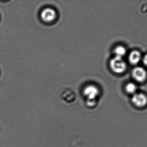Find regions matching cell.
Wrapping results in <instances>:
<instances>
[{
  "label": "cell",
  "mask_w": 147,
  "mask_h": 147,
  "mask_svg": "<svg viewBox=\"0 0 147 147\" xmlns=\"http://www.w3.org/2000/svg\"><path fill=\"white\" fill-rule=\"evenodd\" d=\"M99 91L98 88L93 85H87L84 89V94L87 97L88 101L91 102L92 101H94L95 98L99 94Z\"/></svg>",
  "instance_id": "3"
},
{
  "label": "cell",
  "mask_w": 147,
  "mask_h": 147,
  "mask_svg": "<svg viewBox=\"0 0 147 147\" xmlns=\"http://www.w3.org/2000/svg\"><path fill=\"white\" fill-rule=\"evenodd\" d=\"M143 61L144 64L147 66V54L145 55V57L143 58Z\"/></svg>",
  "instance_id": "9"
},
{
  "label": "cell",
  "mask_w": 147,
  "mask_h": 147,
  "mask_svg": "<svg viewBox=\"0 0 147 147\" xmlns=\"http://www.w3.org/2000/svg\"><path fill=\"white\" fill-rule=\"evenodd\" d=\"M141 59V54L138 51H134L129 54V60L132 64H136Z\"/></svg>",
  "instance_id": "6"
},
{
  "label": "cell",
  "mask_w": 147,
  "mask_h": 147,
  "mask_svg": "<svg viewBox=\"0 0 147 147\" xmlns=\"http://www.w3.org/2000/svg\"><path fill=\"white\" fill-rule=\"evenodd\" d=\"M110 66L111 70L116 73H123L127 68L126 62L122 58L117 56L111 59L110 62Z\"/></svg>",
  "instance_id": "1"
},
{
  "label": "cell",
  "mask_w": 147,
  "mask_h": 147,
  "mask_svg": "<svg viewBox=\"0 0 147 147\" xmlns=\"http://www.w3.org/2000/svg\"><path fill=\"white\" fill-rule=\"evenodd\" d=\"M132 75L134 79L139 82H143L147 77V72L144 68L137 67L133 70Z\"/></svg>",
  "instance_id": "5"
},
{
  "label": "cell",
  "mask_w": 147,
  "mask_h": 147,
  "mask_svg": "<svg viewBox=\"0 0 147 147\" xmlns=\"http://www.w3.org/2000/svg\"><path fill=\"white\" fill-rule=\"evenodd\" d=\"M132 102L137 108H145L147 105V97L142 93H135L132 97Z\"/></svg>",
  "instance_id": "4"
},
{
  "label": "cell",
  "mask_w": 147,
  "mask_h": 147,
  "mask_svg": "<svg viewBox=\"0 0 147 147\" xmlns=\"http://www.w3.org/2000/svg\"><path fill=\"white\" fill-rule=\"evenodd\" d=\"M126 91L129 94H135L136 90H137V87L136 85L133 83H129L127 84L126 86Z\"/></svg>",
  "instance_id": "8"
},
{
  "label": "cell",
  "mask_w": 147,
  "mask_h": 147,
  "mask_svg": "<svg viewBox=\"0 0 147 147\" xmlns=\"http://www.w3.org/2000/svg\"><path fill=\"white\" fill-rule=\"evenodd\" d=\"M57 14L55 9L51 7H47L41 11L40 17L46 22H52L56 20Z\"/></svg>",
  "instance_id": "2"
},
{
  "label": "cell",
  "mask_w": 147,
  "mask_h": 147,
  "mask_svg": "<svg viewBox=\"0 0 147 147\" xmlns=\"http://www.w3.org/2000/svg\"><path fill=\"white\" fill-rule=\"evenodd\" d=\"M114 51H115V56L122 58L126 54V52H127L125 47L123 46H121L116 47Z\"/></svg>",
  "instance_id": "7"
}]
</instances>
